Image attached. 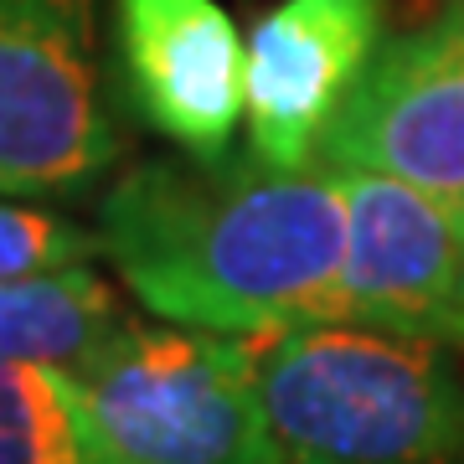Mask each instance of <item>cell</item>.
<instances>
[{"mask_svg":"<svg viewBox=\"0 0 464 464\" xmlns=\"http://www.w3.org/2000/svg\"><path fill=\"white\" fill-rule=\"evenodd\" d=\"M103 258L150 315L191 331L274 335L341 320L346 181L258 155L140 160L99 201Z\"/></svg>","mask_w":464,"mask_h":464,"instance_id":"obj_1","label":"cell"},{"mask_svg":"<svg viewBox=\"0 0 464 464\" xmlns=\"http://www.w3.org/2000/svg\"><path fill=\"white\" fill-rule=\"evenodd\" d=\"M258 387L289 464H464L449 346L320 320L258 335Z\"/></svg>","mask_w":464,"mask_h":464,"instance_id":"obj_2","label":"cell"},{"mask_svg":"<svg viewBox=\"0 0 464 464\" xmlns=\"http://www.w3.org/2000/svg\"><path fill=\"white\" fill-rule=\"evenodd\" d=\"M72 382L109 464H289L258 387V335L130 320Z\"/></svg>","mask_w":464,"mask_h":464,"instance_id":"obj_3","label":"cell"},{"mask_svg":"<svg viewBox=\"0 0 464 464\" xmlns=\"http://www.w3.org/2000/svg\"><path fill=\"white\" fill-rule=\"evenodd\" d=\"M119 155L99 78V0H0V191L78 197Z\"/></svg>","mask_w":464,"mask_h":464,"instance_id":"obj_4","label":"cell"},{"mask_svg":"<svg viewBox=\"0 0 464 464\" xmlns=\"http://www.w3.org/2000/svg\"><path fill=\"white\" fill-rule=\"evenodd\" d=\"M315 160L398 176L464 222V0L382 42Z\"/></svg>","mask_w":464,"mask_h":464,"instance_id":"obj_5","label":"cell"},{"mask_svg":"<svg viewBox=\"0 0 464 464\" xmlns=\"http://www.w3.org/2000/svg\"><path fill=\"white\" fill-rule=\"evenodd\" d=\"M331 170L351 207L341 320L464 346V222L398 176Z\"/></svg>","mask_w":464,"mask_h":464,"instance_id":"obj_6","label":"cell"},{"mask_svg":"<svg viewBox=\"0 0 464 464\" xmlns=\"http://www.w3.org/2000/svg\"><path fill=\"white\" fill-rule=\"evenodd\" d=\"M130 114L186 155H222L248 109V52L217 0H114Z\"/></svg>","mask_w":464,"mask_h":464,"instance_id":"obj_7","label":"cell"},{"mask_svg":"<svg viewBox=\"0 0 464 464\" xmlns=\"http://www.w3.org/2000/svg\"><path fill=\"white\" fill-rule=\"evenodd\" d=\"M382 0H279L248 36V150L264 166H315L366 63L382 47Z\"/></svg>","mask_w":464,"mask_h":464,"instance_id":"obj_8","label":"cell"},{"mask_svg":"<svg viewBox=\"0 0 464 464\" xmlns=\"http://www.w3.org/2000/svg\"><path fill=\"white\" fill-rule=\"evenodd\" d=\"M124 325L119 295L88 264L0 279V362L83 372Z\"/></svg>","mask_w":464,"mask_h":464,"instance_id":"obj_9","label":"cell"},{"mask_svg":"<svg viewBox=\"0 0 464 464\" xmlns=\"http://www.w3.org/2000/svg\"><path fill=\"white\" fill-rule=\"evenodd\" d=\"M0 464H109L72 372L0 362Z\"/></svg>","mask_w":464,"mask_h":464,"instance_id":"obj_10","label":"cell"},{"mask_svg":"<svg viewBox=\"0 0 464 464\" xmlns=\"http://www.w3.org/2000/svg\"><path fill=\"white\" fill-rule=\"evenodd\" d=\"M93 253H103L99 227L88 232L63 212H36V207L0 201V279L72 268V264H88Z\"/></svg>","mask_w":464,"mask_h":464,"instance_id":"obj_11","label":"cell"}]
</instances>
